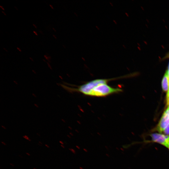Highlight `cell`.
<instances>
[{
	"mask_svg": "<svg viewBox=\"0 0 169 169\" xmlns=\"http://www.w3.org/2000/svg\"><path fill=\"white\" fill-rule=\"evenodd\" d=\"M163 132L166 135H169V125L165 129Z\"/></svg>",
	"mask_w": 169,
	"mask_h": 169,
	"instance_id": "obj_6",
	"label": "cell"
},
{
	"mask_svg": "<svg viewBox=\"0 0 169 169\" xmlns=\"http://www.w3.org/2000/svg\"><path fill=\"white\" fill-rule=\"evenodd\" d=\"M33 27L36 29H37V26H36V25L34 24V23H33Z\"/></svg>",
	"mask_w": 169,
	"mask_h": 169,
	"instance_id": "obj_16",
	"label": "cell"
},
{
	"mask_svg": "<svg viewBox=\"0 0 169 169\" xmlns=\"http://www.w3.org/2000/svg\"><path fill=\"white\" fill-rule=\"evenodd\" d=\"M2 13H3L4 14V15L5 16L7 15L6 13L3 11H2Z\"/></svg>",
	"mask_w": 169,
	"mask_h": 169,
	"instance_id": "obj_19",
	"label": "cell"
},
{
	"mask_svg": "<svg viewBox=\"0 0 169 169\" xmlns=\"http://www.w3.org/2000/svg\"><path fill=\"white\" fill-rule=\"evenodd\" d=\"M169 125V105L164 112L158 125L157 129L160 132L163 131Z\"/></svg>",
	"mask_w": 169,
	"mask_h": 169,
	"instance_id": "obj_3",
	"label": "cell"
},
{
	"mask_svg": "<svg viewBox=\"0 0 169 169\" xmlns=\"http://www.w3.org/2000/svg\"><path fill=\"white\" fill-rule=\"evenodd\" d=\"M45 145L47 148H49V146L47 144H45Z\"/></svg>",
	"mask_w": 169,
	"mask_h": 169,
	"instance_id": "obj_24",
	"label": "cell"
},
{
	"mask_svg": "<svg viewBox=\"0 0 169 169\" xmlns=\"http://www.w3.org/2000/svg\"><path fill=\"white\" fill-rule=\"evenodd\" d=\"M10 164L11 166H14V165L13 164H12V163H10Z\"/></svg>",
	"mask_w": 169,
	"mask_h": 169,
	"instance_id": "obj_29",
	"label": "cell"
},
{
	"mask_svg": "<svg viewBox=\"0 0 169 169\" xmlns=\"http://www.w3.org/2000/svg\"><path fill=\"white\" fill-rule=\"evenodd\" d=\"M3 49L6 52H8V50L6 48H4V47H3Z\"/></svg>",
	"mask_w": 169,
	"mask_h": 169,
	"instance_id": "obj_18",
	"label": "cell"
},
{
	"mask_svg": "<svg viewBox=\"0 0 169 169\" xmlns=\"http://www.w3.org/2000/svg\"><path fill=\"white\" fill-rule=\"evenodd\" d=\"M53 37L55 39H57V37L54 34H53Z\"/></svg>",
	"mask_w": 169,
	"mask_h": 169,
	"instance_id": "obj_20",
	"label": "cell"
},
{
	"mask_svg": "<svg viewBox=\"0 0 169 169\" xmlns=\"http://www.w3.org/2000/svg\"><path fill=\"white\" fill-rule=\"evenodd\" d=\"M67 136H68V137H69V138H70V137H71L70 136H69L68 135H67Z\"/></svg>",
	"mask_w": 169,
	"mask_h": 169,
	"instance_id": "obj_36",
	"label": "cell"
},
{
	"mask_svg": "<svg viewBox=\"0 0 169 169\" xmlns=\"http://www.w3.org/2000/svg\"><path fill=\"white\" fill-rule=\"evenodd\" d=\"M43 60L44 62H46V60L45 59H43Z\"/></svg>",
	"mask_w": 169,
	"mask_h": 169,
	"instance_id": "obj_33",
	"label": "cell"
},
{
	"mask_svg": "<svg viewBox=\"0 0 169 169\" xmlns=\"http://www.w3.org/2000/svg\"><path fill=\"white\" fill-rule=\"evenodd\" d=\"M59 142L61 144V145H63L64 143L61 141H59Z\"/></svg>",
	"mask_w": 169,
	"mask_h": 169,
	"instance_id": "obj_22",
	"label": "cell"
},
{
	"mask_svg": "<svg viewBox=\"0 0 169 169\" xmlns=\"http://www.w3.org/2000/svg\"><path fill=\"white\" fill-rule=\"evenodd\" d=\"M69 150H70L72 152H73V153L75 154V150L72 148H69Z\"/></svg>",
	"mask_w": 169,
	"mask_h": 169,
	"instance_id": "obj_9",
	"label": "cell"
},
{
	"mask_svg": "<svg viewBox=\"0 0 169 169\" xmlns=\"http://www.w3.org/2000/svg\"><path fill=\"white\" fill-rule=\"evenodd\" d=\"M52 29H53V30L55 32H56V29H55V28H52Z\"/></svg>",
	"mask_w": 169,
	"mask_h": 169,
	"instance_id": "obj_23",
	"label": "cell"
},
{
	"mask_svg": "<svg viewBox=\"0 0 169 169\" xmlns=\"http://www.w3.org/2000/svg\"><path fill=\"white\" fill-rule=\"evenodd\" d=\"M29 58L31 61H33V59L31 57H29Z\"/></svg>",
	"mask_w": 169,
	"mask_h": 169,
	"instance_id": "obj_25",
	"label": "cell"
},
{
	"mask_svg": "<svg viewBox=\"0 0 169 169\" xmlns=\"http://www.w3.org/2000/svg\"><path fill=\"white\" fill-rule=\"evenodd\" d=\"M19 156H20V157H21V158H22V156H20V155H19Z\"/></svg>",
	"mask_w": 169,
	"mask_h": 169,
	"instance_id": "obj_37",
	"label": "cell"
},
{
	"mask_svg": "<svg viewBox=\"0 0 169 169\" xmlns=\"http://www.w3.org/2000/svg\"><path fill=\"white\" fill-rule=\"evenodd\" d=\"M37 134L38 136H40V135H39L38 134V133H37Z\"/></svg>",
	"mask_w": 169,
	"mask_h": 169,
	"instance_id": "obj_39",
	"label": "cell"
},
{
	"mask_svg": "<svg viewBox=\"0 0 169 169\" xmlns=\"http://www.w3.org/2000/svg\"><path fill=\"white\" fill-rule=\"evenodd\" d=\"M1 143L3 144L4 145H6V144L3 141H1Z\"/></svg>",
	"mask_w": 169,
	"mask_h": 169,
	"instance_id": "obj_21",
	"label": "cell"
},
{
	"mask_svg": "<svg viewBox=\"0 0 169 169\" xmlns=\"http://www.w3.org/2000/svg\"><path fill=\"white\" fill-rule=\"evenodd\" d=\"M83 150L84 151H85L86 152H87L88 151L86 149L84 148Z\"/></svg>",
	"mask_w": 169,
	"mask_h": 169,
	"instance_id": "obj_30",
	"label": "cell"
},
{
	"mask_svg": "<svg viewBox=\"0 0 169 169\" xmlns=\"http://www.w3.org/2000/svg\"><path fill=\"white\" fill-rule=\"evenodd\" d=\"M166 72H167L168 76L169 77V64L168 67V69L166 71Z\"/></svg>",
	"mask_w": 169,
	"mask_h": 169,
	"instance_id": "obj_13",
	"label": "cell"
},
{
	"mask_svg": "<svg viewBox=\"0 0 169 169\" xmlns=\"http://www.w3.org/2000/svg\"><path fill=\"white\" fill-rule=\"evenodd\" d=\"M49 6L51 8V9H54V7H53V6L51 4H49Z\"/></svg>",
	"mask_w": 169,
	"mask_h": 169,
	"instance_id": "obj_14",
	"label": "cell"
},
{
	"mask_svg": "<svg viewBox=\"0 0 169 169\" xmlns=\"http://www.w3.org/2000/svg\"><path fill=\"white\" fill-rule=\"evenodd\" d=\"M23 137L29 141H31V140L29 139V138L28 137V136L26 135H24V136H23Z\"/></svg>",
	"mask_w": 169,
	"mask_h": 169,
	"instance_id": "obj_8",
	"label": "cell"
},
{
	"mask_svg": "<svg viewBox=\"0 0 169 169\" xmlns=\"http://www.w3.org/2000/svg\"><path fill=\"white\" fill-rule=\"evenodd\" d=\"M44 57L45 59L48 61V62H50V59H51V57L49 55L45 54L44 56Z\"/></svg>",
	"mask_w": 169,
	"mask_h": 169,
	"instance_id": "obj_7",
	"label": "cell"
},
{
	"mask_svg": "<svg viewBox=\"0 0 169 169\" xmlns=\"http://www.w3.org/2000/svg\"><path fill=\"white\" fill-rule=\"evenodd\" d=\"M0 8L3 10V11H4L5 10V9L2 6L0 5Z\"/></svg>",
	"mask_w": 169,
	"mask_h": 169,
	"instance_id": "obj_12",
	"label": "cell"
},
{
	"mask_svg": "<svg viewBox=\"0 0 169 169\" xmlns=\"http://www.w3.org/2000/svg\"><path fill=\"white\" fill-rule=\"evenodd\" d=\"M33 169H37L36 168L34 167V168H33Z\"/></svg>",
	"mask_w": 169,
	"mask_h": 169,
	"instance_id": "obj_38",
	"label": "cell"
},
{
	"mask_svg": "<svg viewBox=\"0 0 169 169\" xmlns=\"http://www.w3.org/2000/svg\"><path fill=\"white\" fill-rule=\"evenodd\" d=\"M38 143H39V144H41V145L43 144L42 143V142H41V141H39Z\"/></svg>",
	"mask_w": 169,
	"mask_h": 169,
	"instance_id": "obj_31",
	"label": "cell"
},
{
	"mask_svg": "<svg viewBox=\"0 0 169 169\" xmlns=\"http://www.w3.org/2000/svg\"><path fill=\"white\" fill-rule=\"evenodd\" d=\"M153 141L167 146L169 136L159 133H153L151 135Z\"/></svg>",
	"mask_w": 169,
	"mask_h": 169,
	"instance_id": "obj_4",
	"label": "cell"
},
{
	"mask_svg": "<svg viewBox=\"0 0 169 169\" xmlns=\"http://www.w3.org/2000/svg\"><path fill=\"white\" fill-rule=\"evenodd\" d=\"M33 32L36 35L38 36V33L36 31H33Z\"/></svg>",
	"mask_w": 169,
	"mask_h": 169,
	"instance_id": "obj_10",
	"label": "cell"
},
{
	"mask_svg": "<svg viewBox=\"0 0 169 169\" xmlns=\"http://www.w3.org/2000/svg\"><path fill=\"white\" fill-rule=\"evenodd\" d=\"M17 49L20 52H21L22 51L21 49L18 47H17Z\"/></svg>",
	"mask_w": 169,
	"mask_h": 169,
	"instance_id": "obj_11",
	"label": "cell"
},
{
	"mask_svg": "<svg viewBox=\"0 0 169 169\" xmlns=\"http://www.w3.org/2000/svg\"><path fill=\"white\" fill-rule=\"evenodd\" d=\"M61 146L64 148H65L64 146L63 145H61Z\"/></svg>",
	"mask_w": 169,
	"mask_h": 169,
	"instance_id": "obj_28",
	"label": "cell"
},
{
	"mask_svg": "<svg viewBox=\"0 0 169 169\" xmlns=\"http://www.w3.org/2000/svg\"><path fill=\"white\" fill-rule=\"evenodd\" d=\"M115 78L97 79L88 82L84 84L78 86L77 88H74L73 90L89 96L92 90L96 86L104 83H108L109 81Z\"/></svg>",
	"mask_w": 169,
	"mask_h": 169,
	"instance_id": "obj_2",
	"label": "cell"
},
{
	"mask_svg": "<svg viewBox=\"0 0 169 169\" xmlns=\"http://www.w3.org/2000/svg\"><path fill=\"white\" fill-rule=\"evenodd\" d=\"M14 8L16 10H18V8L17 7L14 6Z\"/></svg>",
	"mask_w": 169,
	"mask_h": 169,
	"instance_id": "obj_26",
	"label": "cell"
},
{
	"mask_svg": "<svg viewBox=\"0 0 169 169\" xmlns=\"http://www.w3.org/2000/svg\"><path fill=\"white\" fill-rule=\"evenodd\" d=\"M80 169H84L82 167H80Z\"/></svg>",
	"mask_w": 169,
	"mask_h": 169,
	"instance_id": "obj_35",
	"label": "cell"
},
{
	"mask_svg": "<svg viewBox=\"0 0 169 169\" xmlns=\"http://www.w3.org/2000/svg\"><path fill=\"white\" fill-rule=\"evenodd\" d=\"M162 87L163 90L164 91H168L169 88V77L166 71L162 79Z\"/></svg>",
	"mask_w": 169,
	"mask_h": 169,
	"instance_id": "obj_5",
	"label": "cell"
},
{
	"mask_svg": "<svg viewBox=\"0 0 169 169\" xmlns=\"http://www.w3.org/2000/svg\"><path fill=\"white\" fill-rule=\"evenodd\" d=\"M166 147H168L169 149V139L168 141Z\"/></svg>",
	"mask_w": 169,
	"mask_h": 169,
	"instance_id": "obj_17",
	"label": "cell"
},
{
	"mask_svg": "<svg viewBox=\"0 0 169 169\" xmlns=\"http://www.w3.org/2000/svg\"><path fill=\"white\" fill-rule=\"evenodd\" d=\"M76 146L78 149H80V148L78 146Z\"/></svg>",
	"mask_w": 169,
	"mask_h": 169,
	"instance_id": "obj_32",
	"label": "cell"
},
{
	"mask_svg": "<svg viewBox=\"0 0 169 169\" xmlns=\"http://www.w3.org/2000/svg\"><path fill=\"white\" fill-rule=\"evenodd\" d=\"M26 154L28 156H30V154L26 152Z\"/></svg>",
	"mask_w": 169,
	"mask_h": 169,
	"instance_id": "obj_27",
	"label": "cell"
},
{
	"mask_svg": "<svg viewBox=\"0 0 169 169\" xmlns=\"http://www.w3.org/2000/svg\"><path fill=\"white\" fill-rule=\"evenodd\" d=\"M38 145H39V146H42L39 143L38 144Z\"/></svg>",
	"mask_w": 169,
	"mask_h": 169,
	"instance_id": "obj_34",
	"label": "cell"
},
{
	"mask_svg": "<svg viewBox=\"0 0 169 169\" xmlns=\"http://www.w3.org/2000/svg\"><path fill=\"white\" fill-rule=\"evenodd\" d=\"M39 32L42 35H44V33L41 30H39Z\"/></svg>",
	"mask_w": 169,
	"mask_h": 169,
	"instance_id": "obj_15",
	"label": "cell"
},
{
	"mask_svg": "<svg viewBox=\"0 0 169 169\" xmlns=\"http://www.w3.org/2000/svg\"><path fill=\"white\" fill-rule=\"evenodd\" d=\"M107 84L104 83L96 86L92 90L89 96L104 97L122 91L121 89L112 87Z\"/></svg>",
	"mask_w": 169,
	"mask_h": 169,
	"instance_id": "obj_1",
	"label": "cell"
}]
</instances>
